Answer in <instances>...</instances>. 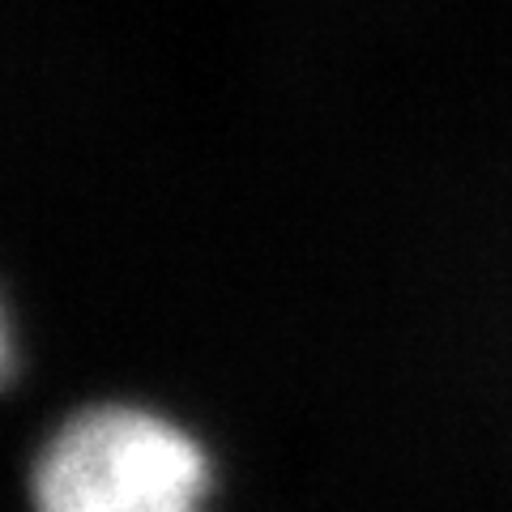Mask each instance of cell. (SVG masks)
Returning a JSON list of instances; mask_svg holds the SVG:
<instances>
[{
	"label": "cell",
	"instance_id": "obj_1",
	"mask_svg": "<svg viewBox=\"0 0 512 512\" xmlns=\"http://www.w3.org/2000/svg\"><path fill=\"white\" fill-rule=\"evenodd\" d=\"M205 491L197 440L137 406L73 414L35 461L39 512H201Z\"/></svg>",
	"mask_w": 512,
	"mask_h": 512
},
{
	"label": "cell",
	"instance_id": "obj_2",
	"mask_svg": "<svg viewBox=\"0 0 512 512\" xmlns=\"http://www.w3.org/2000/svg\"><path fill=\"white\" fill-rule=\"evenodd\" d=\"M9 372V333H5V316H0V380Z\"/></svg>",
	"mask_w": 512,
	"mask_h": 512
}]
</instances>
